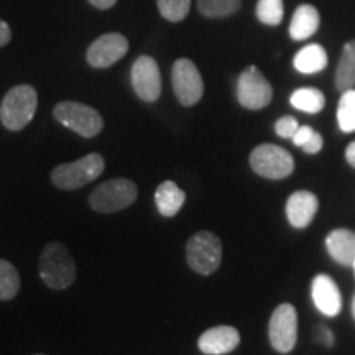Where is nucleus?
<instances>
[{"label": "nucleus", "instance_id": "obj_1", "mask_svg": "<svg viewBox=\"0 0 355 355\" xmlns=\"http://www.w3.org/2000/svg\"><path fill=\"white\" fill-rule=\"evenodd\" d=\"M40 277L51 290H66L76 279V263L63 243L50 242L40 257Z\"/></svg>", "mask_w": 355, "mask_h": 355}, {"label": "nucleus", "instance_id": "obj_2", "mask_svg": "<svg viewBox=\"0 0 355 355\" xmlns=\"http://www.w3.org/2000/svg\"><path fill=\"white\" fill-rule=\"evenodd\" d=\"M38 107V96L33 86L20 84L12 87L3 97L0 105V121L3 127L12 132H19L33 121Z\"/></svg>", "mask_w": 355, "mask_h": 355}, {"label": "nucleus", "instance_id": "obj_3", "mask_svg": "<svg viewBox=\"0 0 355 355\" xmlns=\"http://www.w3.org/2000/svg\"><path fill=\"white\" fill-rule=\"evenodd\" d=\"M139 196L137 184L125 178L109 180L97 186L89 196V206L101 214H112L132 206Z\"/></svg>", "mask_w": 355, "mask_h": 355}, {"label": "nucleus", "instance_id": "obj_4", "mask_svg": "<svg viewBox=\"0 0 355 355\" xmlns=\"http://www.w3.org/2000/svg\"><path fill=\"white\" fill-rule=\"evenodd\" d=\"M105 170L104 157L99 153H91L78 159V162L66 163L56 166L51 171V181L60 189H79L99 178Z\"/></svg>", "mask_w": 355, "mask_h": 355}, {"label": "nucleus", "instance_id": "obj_5", "mask_svg": "<svg viewBox=\"0 0 355 355\" xmlns=\"http://www.w3.org/2000/svg\"><path fill=\"white\" fill-rule=\"evenodd\" d=\"M186 260L194 272L204 277L217 272L222 261L220 239L207 230L194 234L186 243Z\"/></svg>", "mask_w": 355, "mask_h": 355}, {"label": "nucleus", "instance_id": "obj_6", "mask_svg": "<svg viewBox=\"0 0 355 355\" xmlns=\"http://www.w3.org/2000/svg\"><path fill=\"white\" fill-rule=\"evenodd\" d=\"M53 115L58 122L84 139H92V137L99 135L104 128L102 115L96 109L81 104V102H60L53 110Z\"/></svg>", "mask_w": 355, "mask_h": 355}, {"label": "nucleus", "instance_id": "obj_7", "mask_svg": "<svg viewBox=\"0 0 355 355\" xmlns=\"http://www.w3.org/2000/svg\"><path fill=\"white\" fill-rule=\"evenodd\" d=\"M250 166L266 180H285L295 171V159L283 146L263 144L250 153Z\"/></svg>", "mask_w": 355, "mask_h": 355}, {"label": "nucleus", "instance_id": "obj_8", "mask_svg": "<svg viewBox=\"0 0 355 355\" xmlns=\"http://www.w3.org/2000/svg\"><path fill=\"white\" fill-rule=\"evenodd\" d=\"M272 347L279 354H290L298 340V313L295 306L283 303L275 308L268 324Z\"/></svg>", "mask_w": 355, "mask_h": 355}, {"label": "nucleus", "instance_id": "obj_9", "mask_svg": "<svg viewBox=\"0 0 355 355\" xmlns=\"http://www.w3.org/2000/svg\"><path fill=\"white\" fill-rule=\"evenodd\" d=\"M237 99L242 107L250 110H260L272 102V84L260 73L257 66H248L239 76Z\"/></svg>", "mask_w": 355, "mask_h": 355}, {"label": "nucleus", "instance_id": "obj_10", "mask_svg": "<svg viewBox=\"0 0 355 355\" xmlns=\"http://www.w3.org/2000/svg\"><path fill=\"white\" fill-rule=\"evenodd\" d=\"M173 91H175L176 99L181 105L191 107L196 105L204 94L202 76L199 73L198 66L188 58H181L173 66L171 73Z\"/></svg>", "mask_w": 355, "mask_h": 355}, {"label": "nucleus", "instance_id": "obj_11", "mask_svg": "<svg viewBox=\"0 0 355 355\" xmlns=\"http://www.w3.org/2000/svg\"><path fill=\"white\" fill-rule=\"evenodd\" d=\"M132 87L145 102H155L162 94V74L152 56H140L132 66Z\"/></svg>", "mask_w": 355, "mask_h": 355}, {"label": "nucleus", "instance_id": "obj_12", "mask_svg": "<svg viewBox=\"0 0 355 355\" xmlns=\"http://www.w3.org/2000/svg\"><path fill=\"white\" fill-rule=\"evenodd\" d=\"M128 51L127 38L121 33H105L87 48V63L92 68L105 69L122 60Z\"/></svg>", "mask_w": 355, "mask_h": 355}, {"label": "nucleus", "instance_id": "obj_13", "mask_svg": "<svg viewBox=\"0 0 355 355\" xmlns=\"http://www.w3.org/2000/svg\"><path fill=\"white\" fill-rule=\"evenodd\" d=\"M311 296H313L314 306L324 316L334 318L343 309V295L329 275L321 273L314 277L313 285H311Z\"/></svg>", "mask_w": 355, "mask_h": 355}, {"label": "nucleus", "instance_id": "obj_14", "mask_svg": "<svg viewBox=\"0 0 355 355\" xmlns=\"http://www.w3.org/2000/svg\"><path fill=\"white\" fill-rule=\"evenodd\" d=\"M241 344V334L232 326H216L204 331L198 347L206 355H225L234 352Z\"/></svg>", "mask_w": 355, "mask_h": 355}, {"label": "nucleus", "instance_id": "obj_15", "mask_svg": "<svg viewBox=\"0 0 355 355\" xmlns=\"http://www.w3.org/2000/svg\"><path fill=\"white\" fill-rule=\"evenodd\" d=\"M319 209V201L316 194L311 191H296L286 201L288 222L295 229H304L313 222Z\"/></svg>", "mask_w": 355, "mask_h": 355}, {"label": "nucleus", "instance_id": "obj_16", "mask_svg": "<svg viewBox=\"0 0 355 355\" xmlns=\"http://www.w3.org/2000/svg\"><path fill=\"white\" fill-rule=\"evenodd\" d=\"M326 247L332 260L339 265L352 266L355 261V232L349 229H334L326 237Z\"/></svg>", "mask_w": 355, "mask_h": 355}, {"label": "nucleus", "instance_id": "obj_17", "mask_svg": "<svg viewBox=\"0 0 355 355\" xmlns=\"http://www.w3.org/2000/svg\"><path fill=\"white\" fill-rule=\"evenodd\" d=\"M186 194L175 181H165L155 191V204L162 216L173 217L184 206Z\"/></svg>", "mask_w": 355, "mask_h": 355}, {"label": "nucleus", "instance_id": "obj_18", "mask_svg": "<svg viewBox=\"0 0 355 355\" xmlns=\"http://www.w3.org/2000/svg\"><path fill=\"white\" fill-rule=\"evenodd\" d=\"M319 28V12L313 6H300L296 8L290 24V37L295 42L308 40L318 32Z\"/></svg>", "mask_w": 355, "mask_h": 355}, {"label": "nucleus", "instance_id": "obj_19", "mask_svg": "<svg viewBox=\"0 0 355 355\" xmlns=\"http://www.w3.org/2000/svg\"><path fill=\"white\" fill-rule=\"evenodd\" d=\"M293 64H295L296 71H300V73L303 74L321 73V71L327 66L326 50H324L321 44H308L303 50L296 53Z\"/></svg>", "mask_w": 355, "mask_h": 355}, {"label": "nucleus", "instance_id": "obj_20", "mask_svg": "<svg viewBox=\"0 0 355 355\" xmlns=\"http://www.w3.org/2000/svg\"><path fill=\"white\" fill-rule=\"evenodd\" d=\"M336 87L340 92L355 89V40L345 44L340 55L336 71Z\"/></svg>", "mask_w": 355, "mask_h": 355}, {"label": "nucleus", "instance_id": "obj_21", "mask_svg": "<svg viewBox=\"0 0 355 355\" xmlns=\"http://www.w3.org/2000/svg\"><path fill=\"white\" fill-rule=\"evenodd\" d=\"M291 105L295 109L301 110L306 114H318L324 109L326 104V97L319 89L314 87H301L296 89L290 97Z\"/></svg>", "mask_w": 355, "mask_h": 355}, {"label": "nucleus", "instance_id": "obj_22", "mask_svg": "<svg viewBox=\"0 0 355 355\" xmlns=\"http://www.w3.org/2000/svg\"><path fill=\"white\" fill-rule=\"evenodd\" d=\"M20 290V275L10 261L0 259V300L8 301Z\"/></svg>", "mask_w": 355, "mask_h": 355}, {"label": "nucleus", "instance_id": "obj_23", "mask_svg": "<svg viewBox=\"0 0 355 355\" xmlns=\"http://www.w3.org/2000/svg\"><path fill=\"white\" fill-rule=\"evenodd\" d=\"M337 122L343 132H355V89H347L340 96L337 105Z\"/></svg>", "mask_w": 355, "mask_h": 355}, {"label": "nucleus", "instance_id": "obj_24", "mask_svg": "<svg viewBox=\"0 0 355 355\" xmlns=\"http://www.w3.org/2000/svg\"><path fill=\"white\" fill-rule=\"evenodd\" d=\"M198 8L207 19H224L241 8V0H198Z\"/></svg>", "mask_w": 355, "mask_h": 355}, {"label": "nucleus", "instance_id": "obj_25", "mask_svg": "<svg viewBox=\"0 0 355 355\" xmlns=\"http://www.w3.org/2000/svg\"><path fill=\"white\" fill-rule=\"evenodd\" d=\"M283 0H259L257 3V17L261 24L275 26L283 20Z\"/></svg>", "mask_w": 355, "mask_h": 355}, {"label": "nucleus", "instance_id": "obj_26", "mask_svg": "<svg viewBox=\"0 0 355 355\" xmlns=\"http://www.w3.org/2000/svg\"><path fill=\"white\" fill-rule=\"evenodd\" d=\"M157 3L163 19L170 21L184 20L191 8V0H157Z\"/></svg>", "mask_w": 355, "mask_h": 355}, {"label": "nucleus", "instance_id": "obj_27", "mask_svg": "<svg viewBox=\"0 0 355 355\" xmlns=\"http://www.w3.org/2000/svg\"><path fill=\"white\" fill-rule=\"evenodd\" d=\"M298 128V121H296L295 117H290V115L282 117L277 123H275V132H277L282 139H293V135H295Z\"/></svg>", "mask_w": 355, "mask_h": 355}, {"label": "nucleus", "instance_id": "obj_28", "mask_svg": "<svg viewBox=\"0 0 355 355\" xmlns=\"http://www.w3.org/2000/svg\"><path fill=\"white\" fill-rule=\"evenodd\" d=\"M322 145H324V140H322V137H321V133H318V132H314L313 135H311V139L306 141V144L301 146V148H303V152L304 153H308V155H316V153H319L322 150Z\"/></svg>", "mask_w": 355, "mask_h": 355}, {"label": "nucleus", "instance_id": "obj_29", "mask_svg": "<svg viewBox=\"0 0 355 355\" xmlns=\"http://www.w3.org/2000/svg\"><path fill=\"white\" fill-rule=\"evenodd\" d=\"M314 132H316V130H314V128H311L309 125H303V127L300 125V128H298V130H296V133H295V135H293V139H291L293 144H295L296 146H300V148H301V146H303L306 141L311 139V135H313Z\"/></svg>", "mask_w": 355, "mask_h": 355}, {"label": "nucleus", "instance_id": "obj_30", "mask_svg": "<svg viewBox=\"0 0 355 355\" xmlns=\"http://www.w3.org/2000/svg\"><path fill=\"white\" fill-rule=\"evenodd\" d=\"M318 340L322 345H326V347H332V345H334V334H332V331L327 329V327H319Z\"/></svg>", "mask_w": 355, "mask_h": 355}, {"label": "nucleus", "instance_id": "obj_31", "mask_svg": "<svg viewBox=\"0 0 355 355\" xmlns=\"http://www.w3.org/2000/svg\"><path fill=\"white\" fill-rule=\"evenodd\" d=\"M10 40H12L10 26H8L7 21L0 20V46H6Z\"/></svg>", "mask_w": 355, "mask_h": 355}, {"label": "nucleus", "instance_id": "obj_32", "mask_svg": "<svg viewBox=\"0 0 355 355\" xmlns=\"http://www.w3.org/2000/svg\"><path fill=\"white\" fill-rule=\"evenodd\" d=\"M91 6H94L96 8H101V10H107V8L114 7L117 0H89Z\"/></svg>", "mask_w": 355, "mask_h": 355}, {"label": "nucleus", "instance_id": "obj_33", "mask_svg": "<svg viewBox=\"0 0 355 355\" xmlns=\"http://www.w3.org/2000/svg\"><path fill=\"white\" fill-rule=\"evenodd\" d=\"M345 159H347L350 166L355 168V141L349 144L347 148H345Z\"/></svg>", "mask_w": 355, "mask_h": 355}, {"label": "nucleus", "instance_id": "obj_34", "mask_svg": "<svg viewBox=\"0 0 355 355\" xmlns=\"http://www.w3.org/2000/svg\"><path fill=\"white\" fill-rule=\"evenodd\" d=\"M352 316L355 319V295H354V298H352Z\"/></svg>", "mask_w": 355, "mask_h": 355}, {"label": "nucleus", "instance_id": "obj_35", "mask_svg": "<svg viewBox=\"0 0 355 355\" xmlns=\"http://www.w3.org/2000/svg\"><path fill=\"white\" fill-rule=\"evenodd\" d=\"M352 266H354V275H355V261L352 263Z\"/></svg>", "mask_w": 355, "mask_h": 355}, {"label": "nucleus", "instance_id": "obj_36", "mask_svg": "<svg viewBox=\"0 0 355 355\" xmlns=\"http://www.w3.org/2000/svg\"><path fill=\"white\" fill-rule=\"evenodd\" d=\"M37 355H43V354H37Z\"/></svg>", "mask_w": 355, "mask_h": 355}]
</instances>
